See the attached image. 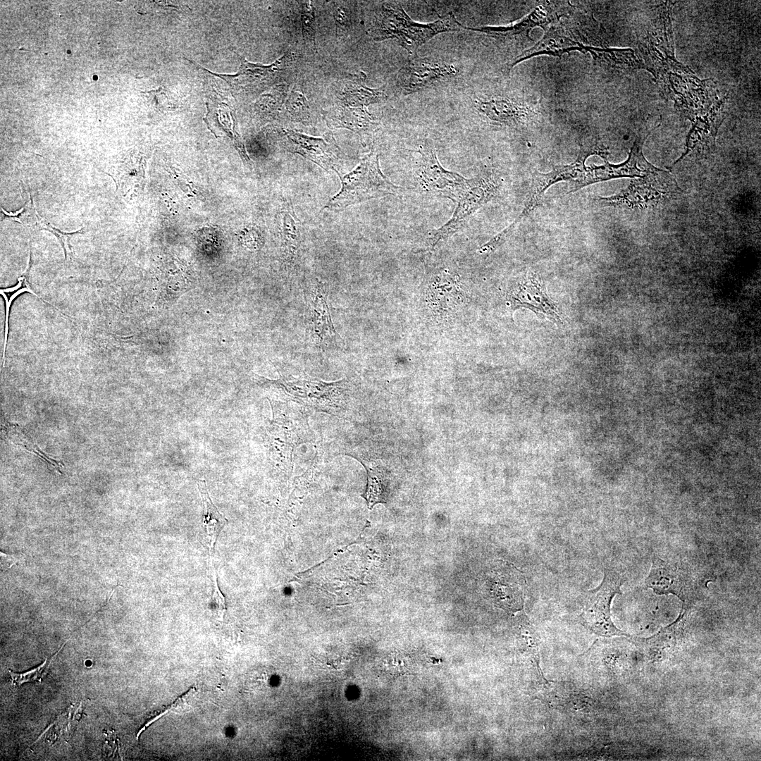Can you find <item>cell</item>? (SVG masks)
<instances>
[{
  "mask_svg": "<svg viewBox=\"0 0 761 761\" xmlns=\"http://www.w3.org/2000/svg\"><path fill=\"white\" fill-rule=\"evenodd\" d=\"M339 176L342 187L323 209L342 210L369 199L395 195L401 189L383 173L378 154L374 151L366 154L351 172Z\"/></svg>",
  "mask_w": 761,
  "mask_h": 761,
  "instance_id": "cell-3",
  "label": "cell"
},
{
  "mask_svg": "<svg viewBox=\"0 0 761 761\" xmlns=\"http://www.w3.org/2000/svg\"><path fill=\"white\" fill-rule=\"evenodd\" d=\"M365 467L367 471V485L363 497L371 509L376 503L385 502L387 483L383 474L368 466Z\"/></svg>",
  "mask_w": 761,
  "mask_h": 761,
  "instance_id": "cell-29",
  "label": "cell"
},
{
  "mask_svg": "<svg viewBox=\"0 0 761 761\" xmlns=\"http://www.w3.org/2000/svg\"><path fill=\"white\" fill-rule=\"evenodd\" d=\"M709 581L708 574L695 565L655 556L645 584L657 595H675L688 610L700 600Z\"/></svg>",
  "mask_w": 761,
  "mask_h": 761,
  "instance_id": "cell-2",
  "label": "cell"
},
{
  "mask_svg": "<svg viewBox=\"0 0 761 761\" xmlns=\"http://www.w3.org/2000/svg\"><path fill=\"white\" fill-rule=\"evenodd\" d=\"M519 635L522 650L530 662L536 681L545 678L540 666L539 637L525 614L519 620Z\"/></svg>",
  "mask_w": 761,
  "mask_h": 761,
  "instance_id": "cell-26",
  "label": "cell"
},
{
  "mask_svg": "<svg viewBox=\"0 0 761 761\" xmlns=\"http://www.w3.org/2000/svg\"><path fill=\"white\" fill-rule=\"evenodd\" d=\"M197 693L196 687L193 686L190 688L186 693L180 695L173 703L164 708L157 715L152 716L145 723V724L140 729L137 734L138 738L140 735L151 724L160 719L161 717L168 714L169 712H183L188 709L191 705L194 695Z\"/></svg>",
  "mask_w": 761,
  "mask_h": 761,
  "instance_id": "cell-34",
  "label": "cell"
},
{
  "mask_svg": "<svg viewBox=\"0 0 761 761\" xmlns=\"http://www.w3.org/2000/svg\"><path fill=\"white\" fill-rule=\"evenodd\" d=\"M683 192L673 175L657 168L648 174L632 180L619 193L593 199L595 205L630 210L656 207L676 198Z\"/></svg>",
  "mask_w": 761,
  "mask_h": 761,
  "instance_id": "cell-4",
  "label": "cell"
},
{
  "mask_svg": "<svg viewBox=\"0 0 761 761\" xmlns=\"http://www.w3.org/2000/svg\"><path fill=\"white\" fill-rule=\"evenodd\" d=\"M567 9L565 4L561 2L546 1L514 24L499 27L464 26V29L485 34L502 42H515L528 37L530 30L536 26H541L545 30V27H548L549 24L556 22L560 16L564 15Z\"/></svg>",
  "mask_w": 761,
  "mask_h": 761,
  "instance_id": "cell-11",
  "label": "cell"
},
{
  "mask_svg": "<svg viewBox=\"0 0 761 761\" xmlns=\"http://www.w3.org/2000/svg\"><path fill=\"white\" fill-rule=\"evenodd\" d=\"M454 65L426 58H411L399 70L396 84L403 95L413 94L455 75Z\"/></svg>",
  "mask_w": 761,
  "mask_h": 761,
  "instance_id": "cell-12",
  "label": "cell"
},
{
  "mask_svg": "<svg viewBox=\"0 0 761 761\" xmlns=\"http://www.w3.org/2000/svg\"><path fill=\"white\" fill-rule=\"evenodd\" d=\"M626 579L612 568H605L600 584L586 592L582 611L579 619L581 624L590 632L602 637H630L631 635L619 629L611 617V603L617 594H621V586Z\"/></svg>",
  "mask_w": 761,
  "mask_h": 761,
  "instance_id": "cell-6",
  "label": "cell"
},
{
  "mask_svg": "<svg viewBox=\"0 0 761 761\" xmlns=\"http://www.w3.org/2000/svg\"><path fill=\"white\" fill-rule=\"evenodd\" d=\"M287 149L314 162L326 171L338 173L339 148L331 136L314 137L293 130H285Z\"/></svg>",
  "mask_w": 761,
  "mask_h": 761,
  "instance_id": "cell-14",
  "label": "cell"
},
{
  "mask_svg": "<svg viewBox=\"0 0 761 761\" xmlns=\"http://www.w3.org/2000/svg\"><path fill=\"white\" fill-rule=\"evenodd\" d=\"M289 395L304 401L333 402L340 396V382L327 383L317 380H276Z\"/></svg>",
  "mask_w": 761,
  "mask_h": 761,
  "instance_id": "cell-20",
  "label": "cell"
},
{
  "mask_svg": "<svg viewBox=\"0 0 761 761\" xmlns=\"http://www.w3.org/2000/svg\"><path fill=\"white\" fill-rule=\"evenodd\" d=\"M583 44L576 41L571 33L562 25H551L547 27L543 38L531 48L525 50L506 65L505 72L509 75L512 68L521 61L542 54L561 56L573 50L581 51Z\"/></svg>",
  "mask_w": 761,
  "mask_h": 761,
  "instance_id": "cell-16",
  "label": "cell"
},
{
  "mask_svg": "<svg viewBox=\"0 0 761 761\" xmlns=\"http://www.w3.org/2000/svg\"><path fill=\"white\" fill-rule=\"evenodd\" d=\"M4 430L6 432V435L7 436V438H9L10 440L12 441L13 443L22 445L27 450L32 452L35 454H37L49 464L57 467L58 472L60 474H62L60 471L61 462L49 458L45 454H44L40 450H39L37 446L33 444L32 441H30V439L24 435V433L22 431V430L20 428L19 429V426L18 424L11 423L8 422L6 425L4 426Z\"/></svg>",
  "mask_w": 761,
  "mask_h": 761,
  "instance_id": "cell-31",
  "label": "cell"
},
{
  "mask_svg": "<svg viewBox=\"0 0 761 761\" xmlns=\"http://www.w3.org/2000/svg\"><path fill=\"white\" fill-rule=\"evenodd\" d=\"M464 26L452 13L432 23H419L410 18L400 4L389 1L382 4L371 33L376 41L394 39L414 54L435 35L464 30Z\"/></svg>",
  "mask_w": 761,
  "mask_h": 761,
  "instance_id": "cell-1",
  "label": "cell"
},
{
  "mask_svg": "<svg viewBox=\"0 0 761 761\" xmlns=\"http://www.w3.org/2000/svg\"><path fill=\"white\" fill-rule=\"evenodd\" d=\"M501 185L500 178L493 171H483L469 179L468 187L455 201L456 207L450 220L428 233V247L432 249L438 247L462 229L477 210L497 195Z\"/></svg>",
  "mask_w": 761,
  "mask_h": 761,
  "instance_id": "cell-5",
  "label": "cell"
},
{
  "mask_svg": "<svg viewBox=\"0 0 761 761\" xmlns=\"http://www.w3.org/2000/svg\"><path fill=\"white\" fill-rule=\"evenodd\" d=\"M1 210L8 219L18 222L32 230H39L43 218L36 210L30 194L29 201L20 210L14 213L5 211L2 208Z\"/></svg>",
  "mask_w": 761,
  "mask_h": 761,
  "instance_id": "cell-32",
  "label": "cell"
},
{
  "mask_svg": "<svg viewBox=\"0 0 761 761\" xmlns=\"http://www.w3.org/2000/svg\"><path fill=\"white\" fill-rule=\"evenodd\" d=\"M477 110L490 120L508 126H519L528 121L531 111L504 97L475 101Z\"/></svg>",
  "mask_w": 761,
  "mask_h": 761,
  "instance_id": "cell-19",
  "label": "cell"
},
{
  "mask_svg": "<svg viewBox=\"0 0 761 761\" xmlns=\"http://www.w3.org/2000/svg\"><path fill=\"white\" fill-rule=\"evenodd\" d=\"M339 104L352 108H366L370 104L386 99L384 89H372L365 86L359 80H352L345 83L338 93Z\"/></svg>",
  "mask_w": 761,
  "mask_h": 761,
  "instance_id": "cell-23",
  "label": "cell"
},
{
  "mask_svg": "<svg viewBox=\"0 0 761 761\" xmlns=\"http://www.w3.org/2000/svg\"><path fill=\"white\" fill-rule=\"evenodd\" d=\"M687 610L681 609L677 619L648 638L630 636L631 643L643 650L650 660H662L675 649L682 634L683 619Z\"/></svg>",
  "mask_w": 761,
  "mask_h": 761,
  "instance_id": "cell-18",
  "label": "cell"
},
{
  "mask_svg": "<svg viewBox=\"0 0 761 761\" xmlns=\"http://www.w3.org/2000/svg\"><path fill=\"white\" fill-rule=\"evenodd\" d=\"M286 109L292 118L304 120L309 118V106L306 97L299 91H292L286 101Z\"/></svg>",
  "mask_w": 761,
  "mask_h": 761,
  "instance_id": "cell-35",
  "label": "cell"
},
{
  "mask_svg": "<svg viewBox=\"0 0 761 761\" xmlns=\"http://www.w3.org/2000/svg\"><path fill=\"white\" fill-rule=\"evenodd\" d=\"M301 23L304 38L309 41L316 49L314 8L310 1H307L302 5Z\"/></svg>",
  "mask_w": 761,
  "mask_h": 761,
  "instance_id": "cell-36",
  "label": "cell"
},
{
  "mask_svg": "<svg viewBox=\"0 0 761 761\" xmlns=\"http://www.w3.org/2000/svg\"><path fill=\"white\" fill-rule=\"evenodd\" d=\"M513 310L526 308L557 325L564 323L558 304L549 296L545 283L536 272L527 271L517 278L507 294Z\"/></svg>",
  "mask_w": 761,
  "mask_h": 761,
  "instance_id": "cell-8",
  "label": "cell"
},
{
  "mask_svg": "<svg viewBox=\"0 0 761 761\" xmlns=\"http://www.w3.org/2000/svg\"><path fill=\"white\" fill-rule=\"evenodd\" d=\"M536 683L534 696L549 707L574 714L589 712V696L571 683L549 681L545 678Z\"/></svg>",
  "mask_w": 761,
  "mask_h": 761,
  "instance_id": "cell-15",
  "label": "cell"
},
{
  "mask_svg": "<svg viewBox=\"0 0 761 761\" xmlns=\"http://www.w3.org/2000/svg\"><path fill=\"white\" fill-rule=\"evenodd\" d=\"M416 151L419 154V159L414 179L419 189L423 192L455 202L468 187L469 179L445 169L440 163L435 148L430 140H423Z\"/></svg>",
  "mask_w": 761,
  "mask_h": 761,
  "instance_id": "cell-7",
  "label": "cell"
},
{
  "mask_svg": "<svg viewBox=\"0 0 761 761\" xmlns=\"http://www.w3.org/2000/svg\"><path fill=\"white\" fill-rule=\"evenodd\" d=\"M283 241L286 251L292 258L300 243L298 220L292 210L285 211L283 216Z\"/></svg>",
  "mask_w": 761,
  "mask_h": 761,
  "instance_id": "cell-30",
  "label": "cell"
},
{
  "mask_svg": "<svg viewBox=\"0 0 761 761\" xmlns=\"http://www.w3.org/2000/svg\"><path fill=\"white\" fill-rule=\"evenodd\" d=\"M240 66L235 74H216L224 80L233 93L238 96L254 94L273 85L287 68L291 55L284 56L268 66L253 63L239 56Z\"/></svg>",
  "mask_w": 761,
  "mask_h": 761,
  "instance_id": "cell-10",
  "label": "cell"
},
{
  "mask_svg": "<svg viewBox=\"0 0 761 761\" xmlns=\"http://www.w3.org/2000/svg\"><path fill=\"white\" fill-rule=\"evenodd\" d=\"M652 131L636 137L628 159L621 163H610L606 158L601 166H588L585 187L598 182L620 178H641L657 168L643 154V144Z\"/></svg>",
  "mask_w": 761,
  "mask_h": 761,
  "instance_id": "cell-13",
  "label": "cell"
},
{
  "mask_svg": "<svg viewBox=\"0 0 761 761\" xmlns=\"http://www.w3.org/2000/svg\"><path fill=\"white\" fill-rule=\"evenodd\" d=\"M197 486L202 501V525L205 530L207 544L213 549L221 531L228 524V520L212 502L205 481L198 480Z\"/></svg>",
  "mask_w": 761,
  "mask_h": 761,
  "instance_id": "cell-25",
  "label": "cell"
},
{
  "mask_svg": "<svg viewBox=\"0 0 761 761\" xmlns=\"http://www.w3.org/2000/svg\"><path fill=\"white\" fill-rule=\"evenodd\" d=\"M491 587V597L498 607L512 612L524 608L526 581L515 568L509 577L493 579Z\"/></svg>",
  "mask_w": 761,
  "mask_h": 761,
  "instance_id": "cell-21",
  "label": "cell"
},
{
  "mask_svg": "<svg viewBox=\"0 0 761 761\" xmlns=\"http://www.w3.org/2000/svg\"><path fill=\"white\" fill-rule=\"evenodd\" d=\"M582 173L583 163L579 159L569 164L556 166L548 173H534L528 196L521 213L509 225L492 237L493 242L497 246L502 245L518 224L538 205L544 192L552 185L562 180L571 181L574 185L579 181Z\"/></svg>",
  "mask_w": 761,
  "mask_h": 761,
  "instance_id": "cell-9",
  "label": "cell"
},
{
  "mask_svg": "<svg viewBox=\"0 0 761 761\" xmlns=\"http://www.w3.org/2000/svg\"><path fill=\"white\" fill-rule=\"evenodd\" d=\"M384 667L390 674L401 676L411 674V662L408 657L401 653H392L385 660Z\"/></svg>",
  "mask_w": 761,
  "mask_h": 761,
  "instance_id": "cell-37",
  "label": "cell"
},
{
  "mask_svg": "<svg viewBox=\"0 0 761 761\" xmlns=\"http://www.w3.org/2000/svg\"><path fill=\"white\" fill-rule=\"evenodd\" d=\"M212 565L213 564L210 565V570H211L210 571V572H211L210 579L211 580V582H213V584H214V592H213L211 599H212V602H213L214 605H215L214 606V610H215V614H216V619L218 621H223V619H224V615H225V610H226L225 600V598H224L223 595L222 594L221 591L220 590V589L218 588V583H217L216 572V571H215V569L214 568V566H212Z\"/></svg>",
  "mask_w": 761,
  "mask_h": 761,
  "instance_id": "cell-38",
  "label": "cell"
},
{
  "mask_svg": "<svg viewBox=\"0 0 761 761\" xmlns=\"http://www.w3.org/2000/svg\"><path fill=\"white\" fill-rule=\"evenodd\" d=\"M601 66L620 70L644 68V64L631 49H600L584 47Z\"/></svg>",
  "mask_w": 761,
  "mask_h": 761,
  "instance_id": "cell-24",
  "label": "cell"
},
{
  "mask_svg": "<svg viewBox=\"0 0 761 761\" xmlns=\"http://www.w3.org/2000/svg\"><path fill=\"white\" fill-rule=\"evenodd\" d=\"M288 86L278 85L269 92L262 94L255 104V110L260 115L273 116L281 109L287 96Z\"/></svg>",
  "mask_w": 761,
  "mask_h": 761,
  "instance_id": "cell-28",
  "label": "cell"
},
{
  "mask_svg": "<svg viewBox=\"0 0 761 761\" xmlns=\"http://www.w3.org/2000/svg\"><path fill=\"white\" fill-rule=\"evenodd\" d=\"M68 641H66L62 645L61 648L54 655H52L51 658H47L43 662V663L39 665L37 667L23 673H16L9 670L8 672L10 674L13 685L20 686L25 683L40 681L42 679H43L47 675L53 661H54L56 657L60 652L61 650L63 648V647Z\"/></svg>",
  "mask_w": 761,
  "mask_h": 761,
  "instance_id": "cell-33",
  "label": "cell"
},
{
  "mask_svg": "<svg viewBox=\"0 0 761 761\" xmlns=\"http://www.w3.org/2000/svg\"><path fill=\"white\" fill-rule=\"evenodd\" d=\"M311 322L314 334L321 340L327 335H333L335 333L324 292L321 288L316 291L314 299Z\"/></svg>",
  "mask_w": 761,
  "mask_h": 761,
  "instance_id": "cell-27",
  "label": "cell"
},
{
  "mask_svg": "<svg viewBox=\"0 0 761 761\" xmlns=\"http://www.w3.org/2000/svg\"><path fill=\"white\" fill-rule=\"evenodd\" d=\"M209 97V101L206 102L208 111L205 118L209 128H211L214 133L216 131L223 132L230 137L242 160L249 165L250 159L238 133L234 109L218 94L211 93Z\"/></svg>",
  "mask_w": 761,
  "mask_h": 761,
  "instance_id": "cell-17",
  "label": "cell"
},
{
  "mask_svg": "<svg viewBox=\"0 0 761 761\" xmlns=\"http://www.w3.org/2000/svg\"><path fill=\"white\" fill-rule=\"evenodd\" d=\"M1 311V359L4 362L6 345L7 300L4 293L0 294Z\"/></svg>",
  "mask_w": 761,
  "mask_h": 761,
  "instance_id": "cell-39",
  "label": "cell"
},
{
  "mask_svg": "<svg viewBox=\"0 0 761 761\" xmlns=\"http://www.w3.org/2000/svg\"><path fill=\"white\" fill-rule=\"evenodd\" d=\"M334 18L337 35H342L347 32L350 27L349 10L343 6H338L335 9Z\"/></svg>",
  "mask_w": 761,
  "mask_h": 761,
  "instance_id": "cell-40",
  "label": "cell"
},
{
  "mask_svg": "<svg viewBox=\"0 0 761 761\" xmlns=\"http://www.w3.org/2000/svg\"><path fill=\"white\" fill-rule=\"evenodd\" d=\"M338 104L326 113L330 125L347 128L359 134H369L377 128V119L366 108H352Z\"/></svg>",
  "mask_w": 761,
  "mask_h": 761,
  "instance_id": "cell-22",
  "label": "cell"
}]
</instances>
